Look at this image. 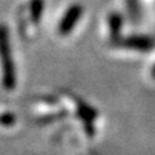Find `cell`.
<instances>
[{"instance_id":"obj_5","label":"cell","mask_w":155,"mask_h":155,"mask_svg":"<svg viewBox=\"0 0 155 155\" xmlns=\"http://www.w3.org/2000/svg\"><path fill=\"white\" fill-rule=\"evenodd\" d=\"M153 76L155 78V66H154V69H153Z\"/></svg>"},{"instance_id":"obj_4","label":"cell","mask_w":155,"mask_h":155,"mask_svg":"<svg viewBox=\"0 0 155 155\" xmlns=\"http://www.w3.org/2000/svg\"><path fill=\"white\" fill-rule=\"evenodd\" d=\"M32 8H34V16H35V18H39V16H40V11L43 9V2L41 0H34L32 2Z\"/></svg>"},{"instance_id":"obj_2","label":"cell","mask_w":155,"mask_h":155,"mask_svg":"<svg viewBox=\"0 0 155 155\" xmlns=\"http://www.w3.org/2000/svg\"><path fill=\"white\" fill-rule=\"evenodd\" d=\"M81 14V8L79 5H72L69 8V11L66 12V14L62 18V21L60 23V27H58V30H60V34L62 35H66V34H69L74 26L76 25L78 19H79Z\"/></svg>"},{"instance_id":"obj_3","label":"cell","mask_w":155,"mask_h":155,"mask_svg":"<svg viewBox=\"0 0 155 155\" xmlns=\"http://www.w3.org/2000/svg\"><path fill=\"white\" fill-rule=\"evenodd\" d=\"M125 45L134 48V49H141V51H146L149 48H151L153 41L147 38H130L125 41Z\"/></svg>"},{"instance_id":"obj_1","label":"cell","mask_w":155,"mask_h":155,"mask_svg":"<svg viewBox=\"0 0 155 155\" xmlns=\"http://www.w3.org/2000/svg\"><path fill=\"white\" fill-rule=\"evenodd\" d=\"M0 54L4 61V83L8 88H12L14 84V72L12 66V58L9 56V44L7 32L4 27H0Z\"/></svg>"}]
</instances>
